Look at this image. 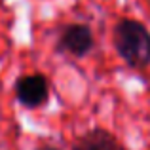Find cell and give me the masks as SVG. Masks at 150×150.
<instances>
[{"mask_svg":"<svg viewBox=\"0 0 150 150\" xmlns=\"http://www.w3.org/2000/svg\"><path fill=\"white\" fill-rule=\"evenodd\" d=\"M112 46L127 67H150V30L137 19L122 17L112 29Z\"/></svg>","mask_w":150,"mask_h":150,"instance_id":"obj_1","label":"cell"},{"mask_svg":"<svg viewBox=\"0 0 150 150\" xmlns=\"http://www.w3.org/2000/svg\"><path fill=\"white\" fill-rule=\"evenodd\" d=\"M95 48V34H93L91 27L86 23H70L65 25L63 30L59 33L55 50L63 55H70V57L82 59L88 53H91Z\"/></svg>","mask_w":150,"mask_h":150,"instance_id":"obj_2","label":"cell"},{"mask_svg":"<svg viewBox=\"0 0 150 150\" xmlns=\"http://www.w3.org/2000/svg\"><path fill=\"white\" fill-rule=\"evenodd\" d=\"M15 99L25 108H40L50 101V82L44 74L34 72L17 78L13 86Z\"/></svg>","mask_w":150,"mask_h":150,"instance_id":"obj_3","label":"cell"},{"mask_svg":"<svg viewBox=\"0 0 150 150\" xmlns=\"http://www.w3.org/2000/svg\"><path fill=\"white\" fill-rule=\"evenodd\" d=\"M72 150H125L122 143L110 131L103 127H93L82 133L72 143Z\"/></svg>","mask_w":150,"mask_h":150,"instance_id":"obj_4","label":"cell"},{"mask_svg":"<svg viewBox=\"0 0 150 150\" xmlns=\"http://www.w3.org/2000/svg\"><path fill=\"white\" fill-rule=\"evenodd\" d=\"M36 150H61V148H57V146H53V144H40V146H36Z\"/></svg>","mask_w":150,"mask_h":150,"instance_id":"obj_5","label":"cell"}]
</instances>
